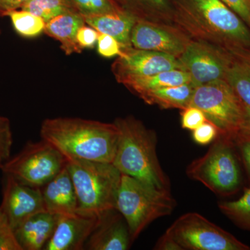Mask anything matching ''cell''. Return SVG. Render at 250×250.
Wrapping results in <instances>:
<instances>
[{
  "label": "cell",
  "mask_w": 250,
  "mask_h": 250,
  "mask_svg": "<svg viewBox=\"0 0 250 250\" xmlns=\"http://www.w3.org/2000/svg\"><path fill=\"white\" fill-rule=\"evenodd\" d=\"M172 20L192 41L229 52L250 48V29L221 0H175Z\"/></svg>",
  "instance_id": "cell-1"
},
{
  "label": "cell",
  "mask_w": 250,
  "mask_h": 250,
  "mask_svg": "<svg viewBox=\"0 0 250 250\" xmlns=\"http://www.w3.org/2000/svg\"><path fill=\"white\" fill-rule=\"evenodd\" d=\"M41 137L67 158L113 164L119 129L114 123L78 118H49L41 125Z\"/></svg>",
  "instance_id": "cell-2"
},
{
  "label": "cell",
  "mask_w": 250,
  "mask_h": 250,
  "mask_svg": "<svg viewBox=\"0 0 250 250\" xmlns=\"http://www.w3.org/2000/svg\"><path fill=\"white\" fill-rule=\"evenodd\" d=\"M114 123L119 129V138L113 165L122 174L170 191V181L156 154L155 132L132 116L117 118Z\"/></svg>",
  "instance_id": "cell-3"
},
{
  "label": "cell",
  "mask_w": 250,
  "mask_h": 250,
  "mask_svg": "<svg viewBox=\"0 0 250 250\" xmlns=\"http://www.w3.org/2000/svg\"><path fill=\"white\" fill-rule=\"evenodd\" d=\"M67 159L78 202L77 212L100 217L108 210L116 209L122 177L116 166L110 163Z\"/></svg>",
  "instance_id": "cell-4"
},
{
  "label": "cell",
  "mask_w": 250,
  "mask_h": 250,
  "mask_svg": "<svg viewBox=\"0 0 250 250\" xmlns=\"http://www.w3.org/2000/svg\"><path fill=\"white\" fill-rule=\"evenodd\" d=\"M176 205L170 191L122 174L116 209L124 217L132 243L149 224L170 215Z\"/></svg>",
  "instance_id": "cell-5"
},
{
  "label": "cell",
  "mask_w": 250,
  "mask_h": 250,
  "mask_svg": "<svg viewBox=\"0 0 250 250\" xmlns=\"http://www.w3.org/2000/svg\"><path fill=\"white\" fill-rule=\"evenodd\" d=\"M239 159L232 140L218 135L205 155L188 166L187 174L216 195L229 196L243 183Z\"/></svg>",
  "instance_id": "cell-6"
},
{
  "label": "cell",
  "mask_w": 250,
  "mask_h": 250,
  "mask_svg": "<svg viewBox=\"0 0 250 250\" xmlns=\"http://www.w3.org/2000/svg\"><path fill=\"white\" fill-rule=\"evenodd\" d=\"M189 106L200 108L207 121L214 125L219 136L233 140L246 121V104L226 80L195 87Z\"/></svg>",
  "instance_id": "cell-7"
},
{
  "label": "cell",
  "mask_w": 250,
  "mask_h": 250,
  "mask_svg": "<svg viewBox=\"0 0 250 250\" xmlns=\"http://www.w3.org/2000/svg\"><path fill=\"white\" fill-rule=\"evenodd\" d=\"M66 156L45 140L27 143L21 152L3 164L4 175L21 183L42 188L66 167Z\"/></svg>",
  "instance_id": "cell-8"
},
{
  "label": "cell",
  "mask_w": 250,
  "mask_h": 250,
  "mask_svg": "<svg viewBox=\"0 0 250 250\" xmlns=\"http://www.w3.org/2000/svg\"><path fill=\"white\" fill-rule=\"evenodd\" d=\"M182 250H250L231 233L197 213L177 218L165 232Z\"/></svg>",
  "instance_id": "cell-9"
},
{
  "label": "cell",
  "mask_w": 250,
  "mask_h": 250,
  "mask_svg": "<svg viewBox=\"0 0 250 250\" xmlns=\"http://www.w3.org/2000/svg\"><path fill=\"white\" fill-rule=\"evenodd\" d=\"M184 70L195 87L220 80H226L232 61L231 54L223 48L203 42L191 41L179 57Z\"/></svg>",
  "instance_id": "cell-10"
},
{
  "label": "cell",
  "mask_w": 250,
  "mask_h": 250,
  "mask_svg": "<svg viewBox=\"0 0 250 250\" xmlns=\"http://www.w3.org/2000/svg\"><path fill=\"white\" fill-rule=\"evenodd\" d=\"M174 69L184 70L177 57L133 47L123 48L121 55L111 66L116 80L124 85L136 79Z\"/></svg>",
  "instance_id": "cell-11"
},
{
  "label": "cell",
  "mask_w": 250,
  "mask_h": 250,
  "mask_svg": "<svg viewBox=\"0 0 250 250\" xmlns=\"http://www.w3.org/2000/svg\"><path fill=\"white\" fill-rule=\"evenodd\" d=\"M191 39L178 27L137 19L130 42L134 48L170 54L179 58Z\"/></svg>",
  "instance_id": "cell-12"
},
{
  "label": "cell",
  "mask_w": 250,
  "mask_h": 250,
  "mask_svg": "<svg viewBox=\"0 0 250 250\" xmlns=\"http://www.w3.org/2000/svg\"><path fill=\"white\" fill-rule=\"evenodd\" d=\"M3 198L0 206L14 230L32 215L47 211L41 188L21 183L10 175H5Z\"/></svg>",
  "instance_id": "cell-13"
},
{
  "label": "cell",
  "mask_w": 250,
  "mask_h": 250,
  "mask_svg": "<svg viewBox=\"0 0 250 250\" xmlns=\"http://www.w3.org/2000/svg\"><path fill=\"white\" fill-rule=\"evenodd\" d=\"M100 217L76 213L58 215L53 235L44 250H84L85 243L98 225Z\"/></svg>",
  "instance_id": "cell-14"
},
{
  "label": "cell",
  "mask_w": 250,
  "mask_h": 250,
  "mask_svg": "<svg viewBox=\"0 0 250 250\" xmlns=\"http://www.w3.org/2000/svg\"><path fill=\"white\" fill-rule=\"evenodd\" d=\"M132 243L124 217L116 209L100 215L96 228L85 243L84 250H126Z\"/></svg>",
  "instance_id": "cell-15"
},
{
  "label": "cell",
  "mask_w": 250,
  "mask_h": 250,
  "mask_svg": "<svg viewBox=\"0 0 250 250\" xmlns=\"http://www.w3.org/2000/svg\"><path fill=\"white\" fill-rule=\"evenodd\" d=\"M45 209L57 215L76 213L78 202L67 166L41 188Z\"/></svg>",
  "instance_id": "cell-16"
},
{
  "label": "cell",
  "mask_w": 250,
  "mask_h": 250,
  "mask_svg": "<svg viewBox=\"0 0 250 250\" xmlns=\"http://www.w3.org/2000/svg\"><path fill=\"white\" fill-rule=\"evenodd\" d=\"M58 215L42 211L32 215L14 229L22 250H41L53 235Z\"/></svg>",
  "instance_id": "cell-17"
},
{
  "label": "cell",
  "mask_w": 250,
  "mask_h": 250,
  "mask_svg": "<svg viewBox=\"0 0 250 250\" xmlns=\"http://www.w3.org/2000/svg\"><path fill=\"white\" fill-rule=\"evenodd\" d=\"M85 24V18L77 11L65 13L50 20L45 24L44 32L58 41L61 48L66 55L81 53L82 49L77 44V31Z\"/></svg>",
  "instance_id": "cell-18"
},
{
  "label": "cell",
  "mask_w": 250,
  "mask_h": 250,
  "mask_svg": "<svg viewBox=\"0 0 250 250\" xmlns=\"http://www.w3.org/2000/svg\"><path fill=\"white\" fill-rule=\"evenodd\" d=\"M85 24L99 33L107 34L116 39L123 48L132 47L130 42L131 30L137 18L123 11L84 17Z\"/></svg>",
  "instance_id": "cell-19"
},
{
  "label": "cell",
  "mask_w": 250,
  "mask_h": 250,
  "mask_svg": "<svg viewBox=\"0 0 250 250\" xmlns=\"http://www.w3.org/2000/svg\"><path fill=\"white\" fill-rule=\"evenodd\" d=\"M120 9L140 20L167 24L172 20L169 0H114Z\"/></svg>",
  "instance_id": "cell-20"
},
{
  "label": "cell",
  "mask_w": 250,
  "mask_h": 250,
  "mask_svg": "<svg viewBox=\"0 0 250 250\" xmlns=\"http://www.w3.org/2000/svg\"><path fill=\"white\" fill-rule=\"evenodd\" d=\"M195 86L191 83L149 90L139 95L145 103L159 107L183 110L190 105Z\"/></svg>",
  "instance_id": "cell-21"
},
{
  "label": "cell",
  "mask_w": 250,
  "mask_h": 250,
  "mask_svg": "<svg viewBox=\"0 0 250 250\" xmlns=\"http://www.w3.org/2000/svg\"><path fill=\"white\" fill-rule=\"evenodd\" d=\"M232 57L226 80L247 106H250V48L229 52Z\"/></svg>",
  "instance_id": "cell-22"
},
{
  "label": "cell",
  "mask_w": 250,
  "mask_h": 250,
  "mask_svg": "<svg viewBox=\"0 0 250 250\" xmlns=\"http://www.w3.org/2000/svg\"><path fill=\"white\" fill-rule=\"evenodd\" d=\"M188 83H191L189 74L182 69H174L160 72L152 76L136 79L126 83L125 86L139 96L141 93L149 90L165 87L177 86Z\"/></svg>",
  "instance_id": "cell-23"
},
{
  "label": "cell",
  "mask_w": 250,
  "mask_h": 250,
  "mask_svg": "<svg viewBox=\"0 0 250 250\" xmlns=\"http://www.w3.org/2000/svg\"><path fill=\"white\" fill-rule=\"evenodd\" d=\"M21 9L39 16L45 23L60 15L77 11L71 0H29Z\"/></svg>",
  "instance_id": "cell-24"
},
{
  "label": "cell",
  "mask_w": 250,
  "mask_h": 250,
  "mask_svg": "<svg viewBox=\"0 0 250 250\" xmlns=\"http://www.w3.org/2000/svg\"><path fill=\"white\" fill-rule=\"evenodd\" d=\"M218 207L236 226L250 231V188H245L238 200L219 202Z\"/></svg>",
  "instance_id": "cell-25"
},
{
  "label": "cell",
  "mask_w": 250,
  "mask_h": 250,
  "mask_svg": "<svg viewBox=\"0 0 250 250\" xmlns=\"http://www.w3.org/2000/svg\"><path fill=\"white\" fill-rule=\"evenodd\" d=\"M4 16L11 18L15 30L23 37H36L42 34L45 29V21L29 11L22 9L21 11L14 10L6 13Z\"/></svg>",
  "instance_id": "cell-26"
},
{
  "label": "cell",
  "mask_w": 250,
  "mask_h": 250,
  "mask_svg": "<svg viewBox=\"0 0 250 250\" xmlns=\"http://www.w3.org/2000/svg\"><path fill=\"white\" fill-rule=\"evenodd\" d=\"M77 12L83 17L115 12L121 10L114 0H71Z\"/></svg>",
  "instance_id": "cell-27"
},
{
  "label": "cell",
  "mask_w": 250,
  "mask_h": 250,
  "mask_svg": "<svg viewBox=\"0 0 250 250\" xmlns=\"http://www.w3.org/2000/svg\"><path fill=\"white\" fill-rule=\"evenodd\" d=\"M0 250H22L16 239L14 230L0 207Z\"/></svg>",
  "instance_id": "cell-28"
},
{
  "label": "cell",
  "mask_w": 250,
  "mask_h": 250,
  "mask_svg": "<svg viewBox=\"0 0 250 250\" xmlns=\"http://www.w3.org/2000/svg\"><path fill=\"white\" fill-rule=\"evenodd\" d=\"M97 49L98 54L105 58H111L121 55L123 51V47L116 39L101 33L99 34Z\"/></svg>",
  "instance_id": "cell-29"
},
{
  "label": "cell",
  "mask_w": 250,
  "mask_h": 250,
  "mask_svg": "<svg viewBox=\"0 0 250 250\" xmlns=\"http://www.w3.org/2000/svg\"><path fill=\"white\" fill-rule=\"evenodd\" d=\"M12 144V132L9 120L0 116V159L1 161L9 159Z\"/></svg>",
  "instance_id": "cell-30"
},
{
  "label": "cell",
  "mask_w": 250,
  "mask_h": 250,
  "mask_svg": "<svg viewBox=\"0 0 250 250\" xmlns=\"http://www.w3.org/2000/svg\"><path fill=\"white\" fill-rule=\"evenodd\" d=\"M182 111V126L183 129L193 131L207 121L203 112L195 106H188Z\"/></svg>",
  "instance_id": "cell-31"
},
{
  "label": "cell",
  "mask_w": 250,
  "mask_h": 250,
  "mask_svg": "<svg viewBox=\"0 0 250 250\" xmlns=\"http://www.w3.org/2000/svg\"><path fill=\"white\" fill-rule=\"evenodd\" d=\"M219 135L218 129L214 125L207 121L192 131V139L201 146L213 143Z\"/></svg>",
  "instance_id": "cell-32"
},
{
  "label": "cell",
  "mask_w": 250,
  "mask_h": 250,
  "mask_svg": "<svg viewBox=\"0 0 250 250\" xmlns=\"http://www.w3.org/2000/svg\"><path fill=\"white\" fill-rule=\"evenodd\" d=\"M233 143L250 180V136L241 133L233 140Z\"/></svg>",
  "instance_id": "cell-33"
},
{
  "label": "cell",
  "mask_w": 250,
  "mask_h": 250,
  "mask_svg": "<svg viewBox=\"0 0 250 250\" xmlns=\"http://www.w3.org/2000/svg\"><path fill=\"white\" fill-rule=\"evenodd\" d=\"M99 34L96 29L90 26L83 25L80 28L76 36L77 44L81 49L93 48L98 42Z\"/></svg>",
  "instance_id": "cell-34"
},
{
  "label": "cell",
  "mask_w": 250,
  "mask_h": 250,
  "mask_svg": "<svg viewBox=\"0 0 250 250\" xmlns=\"http://www.w3.org/2000/svg\"><path fill=\"white\" fill-rule=\"evenodd\" d=\"M236 13L250 29V0H221Z\"/></svg>",
  "instance_id": "cell-35"
},
{
  "label": "cell",
  "mask_w": 250,
  "mask_h": 250,
  "mask_svg": "<svg viewBox=\"0 0 250 250\" xmlns=\"http://www.w3.org/2000/svg\"><path fill=\"white\" fill-rule=\"evenodd\" d=\"M154 249L156 250H182L179 245L166 233L159 238Z\"/></svg>",
  "instance_id": "cell-36"
},
{
  "label": "cell",
  "mask_w": 250,
  "mask_h": 250,
  "mask_svg": "<svg viewBox=\"0 0 250 250\" xmlns=\"http://www.w3.org/2000/svg\"><path fill=\"white\" fill-rule=\"evenodd\" d=\"M29 0H0V15L4 16L7 12L22 7Z\"/></svg>",
  "instance_id": "cell-37"
},
{
  "label": "cell",
  "mask_w": 250,
  "mask_h": 250,
  "mask_svg": "<svg viewBox=\"0 0 250 250\" xmlns=\"http://www.w3.org/2000/svg\"><path fill=\"white\" fill-rule=\"evenodd\" d=\"M241 133L250 136V106L247 105H246V121Z\"/></svg>",
  "instance_id": "cell-38"
},
{
  "label": "cell",
  "mask_w": 250,
  "mask_h": 250,
  "mask_svg": "<svg viewBox=\"0 0 250 250\" xmlns=\"http://www.w3.org/2000/svg\"><path fill=\"white\" fill-rule=\"evenodd\" d=\"M3 162H4V161H1V159H0V169H1V167H2Z\"/></svg>",
  "instance_id": "cell-39"
}]
</instances>
